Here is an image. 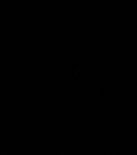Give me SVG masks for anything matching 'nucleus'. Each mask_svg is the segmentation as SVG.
I'll list each match as a JSON object with an SVG mask.
<instances>
[]
</instances>
